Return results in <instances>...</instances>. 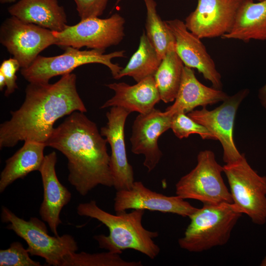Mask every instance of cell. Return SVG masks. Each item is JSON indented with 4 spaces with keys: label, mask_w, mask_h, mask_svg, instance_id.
<instances>
[{
    "label": "cell",
    "mask_w": 266,
    "mask_h": 266,
    "mask_svg": "<svg viewBox=\"0 0 266 266\" xmlns=\"http://www.w3.org/2000/svg\"><path fill=\"white\" fill-rule=\"evenodd\" d=\"M184 66L176 53L175 42L171 43L154 76L161 100L165 103L174 101Z\"/></svg>",
    "instance_id": "obj_23"
},
{
    "label": "cell",
    "mask_w": 266,
    "mask_h": 266,
    "mask_svg": "<svg viewBox=\"0 0 266 266\" xmlns=\"http://www.w3.org/2000/svg\"><path fill=\"white\" fill-rule=\"evenodd\" d=\"M87 108L76 88V76L68 73L54 84L30 83L20 107L0 126V148L12 147L21 141L45 144L61 118Z\"/></svg>",
    "instance_id": "obj_1"
},
{
    "label": "cell",
    "mask_w": 266,
    "mask_h": 266,
    "mask_svg": "<svg viewBox=\"0 0 266 266\" xmlns=\"http://www.w3.org/2000/svg\"><path fill=\"white\" fill-rule=\"evenodd\" d=\"M170 129L180 139L187 138L191 134H197L202 139L217 140L215 136L206 127L184 113H179L172 116Z\"/></svg>",
    "instance_id": "obj_27"
},
{
    "label": "cell",
    "mask_w": 266,
    "mask_h": 266,
    "mask_svg": "<svg viewBox=\"0 0 266 266\" xmlns=\"http://www.w3.org/2000/svg\"><path fill=\"white\" fill-rule=\"evenodd\" d=\"M259 0V1H261V0Z\"/></svg>",
    "instance_id": "obj_36"
},
{
    "label": "cell",
    "mask_w": 266,
    "mask_h": 266,
    "mask_svg": "<svg viewBox=\"0 0 266 266\" xmlns=\"http://www.w3.org/2000/svg\"><path fill=\"white\" fill-rule=\"evenodd\" d=\"M114 201L116 213L141 209L189 217L198 209L178 196H167L153 191L141 181H134L130 189L117 191Z\"/></svg>",
    "instance_id": "obj_14"
},
{
    "label": "cell",
    "mask_w": 266,
    "mask_h": 266,
    "mask_svg": "<svg viewBox=\"0 0 266 266\" xmlns=\"http://www.w3.org/2000/svg\"><path fill=\"white\" fill-rule=\"evenodd\" d=\"M243 0H198L185 19L187 29L200 39L222 37L233 28Z\"/></svg>",
    "instance_id": "obj_12"
},
{
    "label": "cell",
    "mask_w": 266,
    "mask_h": 266,
    "mask_svg": "<svg viewBox=\"0 0 266 266\" xmlns=\"http://www.w3.org/2000/svg\"><path fill=\"white\" fill-rule=\"evenodd\" d=\"M162 60L146 33L143 32L140 37L137 49L115 79H119L129 76L138 82L147 77L154 76Z\"/></svg>",
    "instance_id": "obj_24"
},
{
    "label": "cell",
    "mask_w": 266,
    "mask_h": 266,
    "mask_svg": "<svg viewBox=\"0 0 266 266\" xmlns=\"http://www.w3.org/2000/svg\"><path fill=\"white\" fill-rule=\"evenodd\" d=\"M261 266H266V255L265 256L264 259L262 260L261 263H260Z\"/></svg>",
    "instance_id": "obj_34"
},
{
    "label": "cell",
    "mask_w": 266,
    "mask_h": 266,
    "mask_svg": "<svg viewBox=\"0 0 266 266\" xmlns=\"http://www.w3.org/2000/svg\"><path fill=\"white\" fill-rule=\"evenodd\" d=\"M45 144L24 141L23 146L5 161L0 175V193L15 180L23 178L30 172L39 171L44 160Z\"/></svg>",
    "instance_id": "obj_22"
},
{
    "label": "cell",
    "mask_w": 266,
    "mask_h": 266,
    "mask_svg": "<svg viewBox=\"0 0 266 266\" xmlns=\"http://www.w3.org/2000/svg\"><path fill=\"white\" fill-rule=\"evenodd\" d=\"M20 67L19 62L14 58L5 60L2 62L0 66V72L3 74L5 80V96L12 94L18 88L16 82V73Z\"/></svg>",
    "instance_id": "obj_30"
},
{
    "label": "cell",
    "mask_w": 266,
    "mask_h": 266,
    "mask_svg": "<svg viewBox=\"0 0 266 266\" xmlns=\"http://www.w3.org/2000/svg\"><path fill=\"white\" fill-rule=\"evenodd\" d=\"M17 0H0V2L1 3H12L14 2Z\"/></svg>",
    "instance_id": "obj_33"
},
{
    "label": "cell",
    "mask_w": 266,
    "mask_h": 266,
    "mask_svg": "<svg viewBox=\"0 0 266 266\" xmlns=\"http://www.w3.org/2000/svg\"><path fill=\"white\" fill-rule=\"evenodd\" d=\"M114 92V95L101 105L122 107L131 113L145 114L151 111L161 100L154 76L145 78L136 84L130 85L124 82L106 85Z\"/></svg>",
    "instance_id": "obj_19"
},
{
    "label": "cell",
    "mask_w": 266,
    "mask_h": 266,
    "mask_svg": "<svg viewBox=\"0 0 266 266\" xmlns=\"http://www.w3.org/2000/svg\"><path fill=\"white\" fill-rule=\"evenodd\" d=\"M8 11L24 22L52 31H62L67 26L65 9L58 0H19Z\"/></svg>",
    "instance_id": "obj_20"
},
{
    "label": "cell",
    "mask_w": 266,
    "mask_h": 266,
    "mask_svg": "<svg viewBox=\"0 0 266 266\" xmlns=\"http://www.w3.org/2000/svg\"><path fill=\"white\" fill-rule=\"evenodd\" d=\"M242 214L233 203L203 205L189 216L190 223L178 244L194 253L225 245Z\"/></svg>",
    "instance_id": "obj_4"
},
{
    "label": "cell",
    "mask_w": 266,
    "mask_h": 266,
    "mask_svg": "<svg viewBox=\"0 0 266 266\" xmlns=\"http://www.w3.org/2000/svg\"><path fill=\"white\" fill-rule=\"evenodd\" d=\"M0 42L25 68L42 51L56 45L57 38L52 31L11 16L1 25Z\"/></svg>",
    "instance_id": "obj_10"
},
{
    "label": "cell",
    "mask_w": 266,
    "mask_h": 266,
    "mask_svg": "<svg viewBox=\"0 0 266 266\" xmlns=\"http://www.w3.org/2000/svg\"><path fill=\"white\" fill-rule=\"evenodd\" d=\"M249 94L248 89H243L229 96L213 110L202 107L200 110H194L188 113L191 118L209 130L221 143L225 164L234 162L243 155L240 153L234 143L233 127L238 108Z\"/></svg>",
    "instance_id": "obj_11"
},
{
    "label": "cell",
    "mask_w": 266,
    "mask_h": 266,
    "mask_svg": "<svg viewBox=\"0 0 266 266\" xmlns=\"http://www.w3.org/2000/svg\"><path fill=\"white\" fill-rule=\"evenodd\" d=\"M221 37L245 42L251 40H266V0L258 2L243 0L232 29Z\"/></svg>",
    "instance_id": "obj_21"
},
{
    "label": "cell",
    "mask_w": 266,
    "mask_h": 266,
    "mask_svg": "<svg viewBox=\"0 0 266 266\" xmlns=\"http://www.w3.org/2000/svg\"><path fill=\"white\" fill-rule=\"evenodd\" d=\"M125 23V19L116 13L105 19L90 17L81 20L76 25H67L62 31H53V34L57 38V46L105 50L123 40Z\"/></svg>",
    "instance_id": "obj_9"
},
{
    "label": "cell",
    "mask_w": 266,
    "mask_h": 266,
    "mask_svg": "<svg viewBox=\"0 0 266 266\" xmlns=\"http://www.w3.org/2000/svg\"><path fill=\"white\" fill-rule=\"evenodd\" d=\"M222 172L223 166L217 162L214 152L201 151L198 154L196 166L176 183V195L184 200H199L203 205L233 203Z\"/></svg>",
    "instance_id": "obj_6"
},
{
    "label": "cell",
    "mask_w": 266,
    "mask_h": 266,
    "mask_svg": "<svg viewBox=\"0 0 266 266\" xmlns=\"http://www.w3.org/2000/svg\"><path fill=\"white\" fill-rule=\"evenodd\" d=\"M6 86L5 80L3 74L0 72V90L2 91Z\"/></svg>",
    "instance_id": "obj_32"
},
{
    "label": "cell",
    "mask_w": 266,
    "mask_h": 266,
    "mask_svg": "<svg viewBox=\"0 0 266 266\" xmlns=\"http://www.w3.org/2000/svg\"><path fill=\"white\" fill-rule=\"evenodd\" d=\"M33 260L27 249L21 243L15 241L6 249L0 250V266H41Z\"/></svg>",
    "instance_id": "obj_28"
},
{
    "label": "cell",
    "mask_w": 266,
    "mask_h": 266,
    "mask_svg": "<svg viewBox=\"0 0 266 266\" xmlns=\"http://www.w3.org/2000/svg\"><path fill=\"white\" fill-rule=\"evenodd\" d=\"M65 48V52L60 55H38L29 66L22 68L21 75L29 83H47L52 77L70 73L79 66L99 63L106 66L115 79L123 67L112 63V60L126 57L124 50L104 54L105 50H80L70 46Z\"/></svg>",
    "instance_id": "obj_7"
},
{
    "label": "cell",
    "mask_w": 266,
    "mask_h": 266,
    "mask_svg": "<svg viewBox=\"0 0 266 266\" xmlns=\"http://www.w3.org/2000/svg\"><path fill=\"white\" fill-rule=\"evenodd\" d=\"M120 254L107 252H73L67 255L61 266H141V261H127Z\"/></svg>",
    "instance_id": "obj_26"
},
{
    "label": "cell",
    "mask_w": 266,
    "mask_h": 266,
    "mask_svg": "<svg viewBox=\"0 0 266 266\" xmlns=\"http://www.w3.org/2000/svg\"><path fill=\"white\" fill-rule=\"evenodd\" d=\"M229 95L222 90L208 87L199 81L194 70L184 66L179 90L174 103L164 111L173 116L179 113H188L198 106L206 107L226 100Z\"/></svg>",
    "instance_id": "obj_18"
},
{
    "label": "cell",
    "mask_w": 266,
    "mask_h": 266,
    "mask_svg": "<svg viewBox=\"0 0 266 266\" xmlns=\"http://www.w3.org/2000/svg\"><path fill=\"white\" fill-rule=\"evenodd\" d=\"M258 98L262 106L266 111V84L259 89Z\"/></svg>",
    "instance_id": "obj_31"
},
{
    "label": "cell",
    "mask_w": 266,
    "mask_h": 266,
    "mask_svg": "<svg viewBox=\"0 0 266 266\" xmlns=\"http://www.w3.org/2000/svg\"><path fill=\"white\" fill-rule=\"evenodd\" d=\"M223 166L233 203L254 224H265L266 176L260 175L250 166L244 154L238 160Z\"/></svg>",
    "instance_id": "obj_8"
},
{
    "label": "cell",
    "mask_w": 266,
    "mask_h": 266,
    "mask_svg": "<svg viewBox=\"0 0 266 266\" xmlns=\"http://www.w3.org/2000/svg\"><path fill=\"white\" fill-rule=\"evenodd\" d=\"M122 0H117L116 2V4H118Z\"/></svg>",
    "instance_id": "obj_35"
},
{
    "label": "cell",
    "mask_w": 266,
    "mask_h": 266,
    "mask_svg": "<svg viewBox=\"0 0 266 266\" xmlns=\"http://www.w3.org/2000/svg\"><path fill=\"white\" fill-rule=\"evenodd\" d=\"M81 20L99 17L104 11L109 0H73Z\"/></svg>",
    "instance_id": "obj_29"
},
{
    "label": "cell",
    "mask_w": 266,
    "mask_h": 266,
    "mask_svg": "<svg viewBox=\"0 0 266 266\" xmlns=\"http://www.w3.org/2000/svg\"><path fill=\"white\" fill-rule=\"evenodd\" d=\"M131 113L120 107H111L106 112V125L100 130L111 148L110 168L113 186L116 191L130 189L134 182L132 166L127 159L125 142L124 128Z\"/></svg>",
    "instance_id": "obj_13"
},
{
    "label": "cell",
    "mask_w": 266,
    "mask_h": 266,
    "mask_svg": "<svg viewBox=\"0 0 266 266\" xmlns=\"http://www.w3.org/2000/svg\"><path fill=\"white\" fill-rule=\"evenodd\" d=\"M57 162L55 151L45 156L39 170L43 188V199L39 208L42 220L47 223L55 235H59L58 228L62 224L60 213L70 201V191L59 181L56 172Z\"/></svg>",
    "instance_id": "obj_17"
},
{
    "label": "cell",
    "mask_w": 266,
    "mask_h": 266,
    "mask_svg": "<svg viewBox=\"0 0 266 266\" xmlns=\"http://www.w3.org/2000/svg\"><path fill=\"white\" fill-rule=\"evenodd\" d=\"M1 220L3 223H8L7 229L13 231L25 241L31 256L43 258L48 265L61 266L65 256L78 250L73 236L68 234L49 235L44 221L36 217H31L27 221L2 206Z\"/></svg>",
    "instance_id": "obj_5"
},
{
    "label": "cell",
    "mask_w": 266,
    "mask_h": 266,
    "mask_svg": "<svg viewBox=\"0 0 266 266\" xmlns=\"http://www.w3.org/2000/svg\"><path fill=\"white\" fill-rule=\"evenodd\" d=\"M172 116L154 108L145 114H139L132 126L130 138L131 151L144 156L143 165L148 172L153 170L162 157L158 140L165 132L170 129Z\"/></svg>",
    "instance_id": "obj_15"
},
{
    "label": "cell",
    "mask_w": 266,
    "mask_h": 266,
    "mask_svg": "<svg viewBox=\"0 0 266 266\" xmlns=\"http://www.w3.org/2000/svg\"><path fill=\"white\" fill-rule=\"evenodd\" d=\"M77 213L96 219L108 228V235L94 236L100 248L119 254L124 250L133 249L151 259L160 253V248L153 240L158 233L146 230L142 225L144 210L133 209L130 213L126 211L112 214L99 207L95 200H91L80 203Z\"/></svg>",
    "instance_id": "obj_3"
},
{
    "label": "cell",
    "mask_w": 266,
    "mask_h": 266,
    "mask_svg": "<svg viewBox=\"0 0 266 266\" xmlns=\"http://www.w3.org/2000/svg\"><path fill=\"white\" fill-rule=\"evenodd\" d=\"M107 142L96 123L76 111L54 128L45 145L66 157L68 181L84 196L99 185L113 186Z\"/></svg>",
    "instance_id": "obj_2"
},
{
    "label": "cell",
    "mask_w": 266,
    "mask_h": 266,
    "mask_svg": "<svg viewBox=\"0 0 266 266\" xmlns=\"http://www.w3.org/2000/svg\"><path fill=\"white\" fill-rule=\"evenodd\" d=\"M165 22L174 35L176 53L184 66L197 69L212 87L222 90L221 74L201 39L191 33L182 21L175 19Z\"/></svg>",
    "instance_id": "obj_16"
},
{
    "label": "cell",
    "mask_w": 266,
    "mask_h": 266,
    "mask_svg": "<svg viewBox=\"0 0 266 266\" xmlns=\"http://www.w3.org/2000/svg\"><path fill=\"white\" fill-rule=\"evenodd\" d=\"M146 8V34L162 59L169 45L175 42V38L165 21H162L157 11L154 0H144Z\"/></svg>",
    "instance_id": "obj_25"
}]
</instances>
